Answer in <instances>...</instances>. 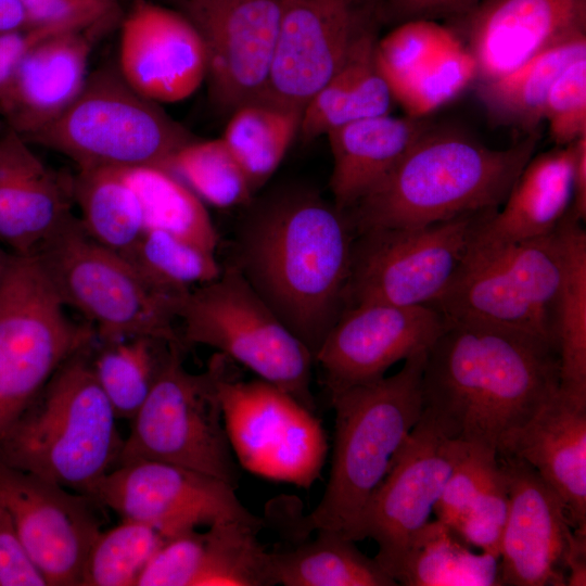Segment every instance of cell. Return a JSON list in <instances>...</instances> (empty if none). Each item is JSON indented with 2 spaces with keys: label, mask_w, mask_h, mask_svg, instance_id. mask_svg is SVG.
Wrapping results in <instances>:
<instances>
[{
  "label": "cell",
  "mask_w": 586,
  "mask_h": 586,
  "mask_svg": "<svg viewBox=\"0 0 586 586\" xmlns=\"http://www.w3.org/2000/svg\"><path fill=\"white\" fill-rule=\"evenodd\" d=\"M117 68L125 81L156 103L191 97L205 81L203 42L174 8L135 0L122 20Z\"/></svg>",
  "instance_id": "22"
},
{
  "label": "cell",
  "mask_w": 586,
  "mask_h": 586,
  "mask_svg": "<svg viewBox=\"0 0 586 586\" xmlns=\"http://www.w3.org/2000/svg\"><path fill=\"white\" fill-rule=\"evenodd\" d=\"M17 255L0 243V289L9 277Z\"/></svg>",
  "instance_id": "51"
},
{
  "label": "cell",
  "mask_w": 586,
  "mask_h": 586,
  "mask_svg": "<svg viewBox=\"0 0 586 586\" xmlns=\"http://www.w3.org/2000/svg\"><path fill=\"white\" fill-rule=\"evenodd\" d=\"M59 33L63 30L48 26H25L0 34V98L31 49Z\"/></svg>",
  "instance_id": "48"
},
{
  "label": "cell",
  "mask_w": 586,
  "mask_h": 586,
  "mask_svg": "<svg viewBox=\"0 0 586 586\" xmlns=\"http://www.w3.org/2000/svg\"><path fill=\"white\" fill-rule=\"evenodd\" d=\"M227 359L221 355L217 392L238 462L260 477L311 487L328 453L320 420L291 394L267 381L232 377Z\"/></svg>",
  "instance_id": "13"
},
{
  "label": "cell",
  "mask_w": 586,
  "mask_h": 586,
  "mask_svg": "<svg viewBox=\"0 0 586 586\" xmlns=\"http://www.w3.org/2000/svg\"><path fill=\"white\" fill-rule=\"evenodd\" d=\"M102 35L68 30L36 44L0 98L5 126L26 140L65 112L86 84L89 58Z\"/></svg>",
  "instance_id": "25"
},
{
  "label": "cell",
  "mask_w": 586,
  "mask_h": 586,
  "mask_svg": "<svg viewBox=\"0 0 586 586\" xmlns=\"http://www.w3.org/2000/svg\"><path fill=\"white\" fill-rule=\"evenodd\" d=\"M497 468L496 454L470 446L455 467L435 505L436 520L453 531Z\"/></svg>",
  "instance_id": "45"
},
{
  "label": "cell",
  "mask_w": 586,
  "mask_h": 586,
  "mask_svg": "<svg viewBox=\"0 0 586 586\" xmlns=\"http://www.w3.org/2000/svg\"><path fill=\"white\" fill-rule=\"evenodd\" d=\"M155 289L175 296L219 277L215 253L156 229H145L120 254Z\"/></svg>",
  "instance_id": "37"
},
{
  "label": "cell",
  "mask_w": 586,
  "mask_h": 586,
  "mask_svg": "<svg viewBox=\"0 0 586 586\" xmlns=\"http://www.w3.org/2000/svg\"><path fill=\"white\" fill-rule=\"evenodd\" d=\"M557 146L586 136V56L571 63L552 84L544 107Z\"/></svg>",
  "instance_id": "42"
},
{
  "label": "cell",
  "mask_w": 586,
  "mask_h": 586,
  "mask_svg": "<svg viewBox=\"0 0 586 586\" xmlns=\"http://www.w3.org/2000/svg\"><path fill=\"white\" fill-rule=\"evenodd\" d=\"M508 488L499 575L506 586H565L566 559L579 536L558 494L524 460L497 455Z\"/></svg>",
  "instance_id": "20"
},
{
  "label": "cell",
  "mask_w": 586,
  "mask_h": 586,
  "mask_svg": "<svg viewBox=\"0 0 586 586\" xmlns=\"http://www.w3.org/2000/svg\"><path fill=\"white\" fill-rule=\"evenodd\" d=\"M187 344L213 347L314 411V357L237 266L183 294L177 307Z\"/></svg>",
  "instance_id": "9"
},
{
  "label": "cell",
  "mask_w": 586,
  "mask_h": 586,
  "mask_svg": "<svg viewBox=\"0 0 586 586\" xmlns=\"http://www.w3.org/2000/svg\"><path fill=\"white\" fill-rule=\"evenodd\" d=\"M394 579L404 586H501L499 556L473 552L446 524L429 521L412 536Z\"/></svg>",
  "instance_id": "31"
},
{
  "label": "cell",
  "mask_w": 586,
  "mask_h": 586,
  "mask_svg": "<svg viewBox=\"0 0 586 586\" xmlns=\"http://www.w3.org/2000/svg\"><path fill=\"white\" fill-rule=\"evenodd\" d=\"M28 26L18 0H0V34Z\"/></svg>",
  "instance_id": "50"
},
{
  "label": "cell",
  "mask_w": 586,
  "mask_h": 586,
  "mask_svg": "<svg viewBox=\"0 0 586 586\" xmlns=\"http://www.w3.org/2000/svg\"><path fill=\"white\" fill-rule=\"evenodd\" d=\"M585 56L586 34L545 50L505 75L479 81V99L495 123L526 133L537 131L552 84L565 67Z\"/></svg>",
  "instance_id": "30"
},
{
  "label": "cell",
  "mask_w": 586,
  "mask_h": 586,
  "mask_svg": "<svg viewBox=\"0 0 586 586\" xmlns=\"http://www.w3.org/2000/svg\"><path fill=\"white\" fill-rule=\"evenodd\" d=\"M65 307L37 258L17 255L0 289V436L59 367L97 336Z\"/></svg>",
  "instance_id": "11"
},
{
  "label": "cell",
  "mask_w": 586,
  "mask_h": 586,
  "mask_svg": "<svg viewBox=\"0 0 586 586\" xmlns=\"http://www.w3.org/2000/svg\"><path fill=\"white\" fill-rule=\"evenodd\" d=\"M573 183V203L570 213L584 224L586 219V136L575 141Z\"/></svg>",
  "instance_id": "49"
},
{
  "label": "cell",
  "mask_w": 586,
  "mask_h": 586,
  "mask_svg": "<svg viewBox=\"0 0 586 586\" xmlns=\"http://www.w3.org/2000/svg\"><path fill=\"white\" fill-rule=\"evenodd\" d=\"M562 277L558 228L524 241L470 244L454 279L431 306L448 320L514 333L558 353Z\"/></svg>",
  "instance_id": "6"
},
{
  "label": "cell",
  "mask_w": 586,
  "mask_h": 586,
  "mask_svg": "<svg viewBox=\"0 0 586 586\" xmlns=\"http://www.w3.org/2000/svg\"><path fill=\"white\" fill-rule=\"evenodd\" d=\"M469 447L448 436L422 411L394 457L360 524V540L371 538L378 544L374 559L391 577L412 536L429 522L447 480Z\"/></svg>",
  "instance_id": "15"
},
{
  "label": "cell",
  "mask_w": 586,
  "mask_h": 586,
  "mask_svg": "<svg viewBox=\"0 0 586 586\" xmlns=\"http://www.w3.org/2000/svg\"><path fill=\"white\" fill-rule=\"evenodd\" d=\"M378 34L362 39L302 111L298 135L305 140L365 118L391 113V89L375 62Z\"/></svg>",
  "instance_id": "29"
},
{
  "label": "cell",
  "mask_w": 586,
  "mask_h": 586,
  "mask_svg": "<svg viewBox=\"0 0 586 586\" xmlns=\"http://www.w3.org/2000/svg\"><path fill=\"white\" fill-rule=\"evenodd\" d=\"M72 190L82 228L101 245L123 254L145 230L140 200L120 168H78Z\"/></svg>",
  "instance_id": "33"
},
{
  "label": "cell",
  "mask_w": 586,
  "mask_h": 586,
  "mask_svg": "<svg viewBox=\"0 0 586 586\" xmlns=\"http://www.w3.org/2000/svg\"><path fill=\"white\" fill-rule=\"evenodd\" d=\"M0 505L49 586H82L103 507L33 473L0 464Z\"/></svg>",
  "instance_id": "18"
},
{
  "label": "cell",
  "mask_w": 586,
  "mask_h": 586,
  "mask_svg": "<svg viewBox=\"0 0 586 586\" xmlns=\"http://www.w3.org/2000/svg\"><path fill=\"white\" fill-rule=\"evenodd\" d=\"M502 454L528 463L558 494L573 530L586 535V398L559 387Z\"/></svg>",
  "instance_id": "26"
},
{
  "label": "cell",
  "mask_w": 586,
  "mask_h": 586,
  "mask_svg": "<svg viewBox=\"0 0 586 586\" xmlns=\"http://www.w3.org/2000/svg\"><path fill=\"white\" fill-rule=\"evenodd\" d=\"M34 256L63 304L105 343L148 336L186 347L176 328L181 296L149 284L119 253L90 238L77 216Z\"/></svg>",
  "instance_id": "7"
},
{
  "label": "cell",
  "mask_w": 586,
  "mask_h": 586,
  "mask_svg": "<svg viewBox=\"0 0 586 586\" xmlns=\"http://www.w3.org/2000/svg\"><path fill=\"white\" fill-rule=\"evenodd\" d=\"M447 324L432 306L364 303L347 307L314 357L330 394L377 381L399 360L428 351Z\"/></svg>",
  "instance_id": "19"
},
{
  "label": "cell",
  "mask_w": 586,
  "mask_h": 586,
  "mask_svg": "<svg viewBox=\"0 0 586 586\" xmlns=\"http://www.w3.org/2000/svg\"><path fill=\"white\" fill-rule=\"evenodd\" d=\"M15 526L0 505V586H46Z\"/></svg>",
  "instance_id": "46"
},
{
  "label": "cell",
  "mask_w": 586,
  "mask_h": 586,
  "mask_svg": "<svg viewBox=\"0 0 586 586\" xmlns=\"http://www.w3.org/2000/svg\"><path fill=\"white\" fill-rule=\"evenodd\" d=\"M508 515V488L499 466L453 530L469 547L500 556V540Z\"/></svg>",
  "instance_id": "43"
},
{
  "label": "cell",
  "mask_w": 586,
  "mask_h": 586,
  "mask_svg": "<svg viewBox=\"0 0 586 586\" xmlns=\"http://www.w3.org/2000/svg\"><path fill=\"white\" fill-rule=\"evenodd\" d=\"M166 540L154 527L130 520L102 531L89 550L82 586H137Z\"/></svg>",
  "instance_id": "41"
},
{
  "label": "cell",
  "mask_w": 586,
  "mask_h": 586,
  "mask_svg": "<svg viewBox=\"0 0 586 586\" xmlns=\"http://www.w3.org/2000/svg\"><path fill=\"white\" fill-rule=\"evenodd\" d=\"M28 26L106 33L120 18L118 0H18Z\"/></svg>",
  "instance_id": "44"
},
{
  "label": "cell",
  "mask_w": 586,
  "mask_h": 586,
  "mask_svg": "<svg viewBox=\"0 0 586 586\" xmlns=\"http://www.w3.org/2000/svg\"><path fill=\"white\" fill-rule=\"evenodd\" d=\"M5 127H7V126H5L3 119H2L1 116H0V136H1L2 132L4 131Z\"/></svg>",
  "instance_id": "52"
},
{
  "label": "cell",
  "mask_w": 586,
  "mask_h": 586,
  "mask_svg": "<svg viewBox=\"0 0 586 586\" xmlns=\"http://www.w3.org/2000/svg\"><path fill=\"white\" fill-rule=\"evenodd\" d=\"M425 353L406 358L391 377L330 394L335 415L330 476L318 505L296 522L298 536L328 531L360 540L364 511L422 415Z\"/></svg>",
  "instance_id": "4"
},
{
  "label": "cell",
  "mask_w": 586,
  "mask_h": 586,
  "mask_svg": "<svg viewBox=\"0 0 586 586\" xmlns=\"http://www.w3.org/2000/svg\"><path fill=\"white\" fill-rule=\"evenodd\" d=\"M183 351L178 344L168 346L148 397L130 420L117 466L133 460L163 461L237 487L240 471L217 392L221 355L213 357L205 372L192 373L183 366Z\"/></svg>",
  "instance_id": "10"
},
{
  "label": "cell",
  "mask_w": 586,
  "mask_h": 586,
  "mask_svg": "<svg viewBox=\"0 0 586 586\" xmlns=\"http://www.w3.org/2000/svg\"><path fill=\"white\" fill-rule=\"evenodd\" d=\"M198 139L106 64L88 75L69 107L26 141L61 153L78 168L167 166Z\"/></svg>",
  "instance_id": "8"
},
{
  "label": "cell",
  "mask_w": 586,
  "mask_h": 586,
  "mask_svg": "<svg viewBox=\"0 0 586 586\" xmlns=\"http://www.w3.org/2000/svg\"><path fill=\"white\" fill-rule=\"evenodd\" d=\"M262 528L240 521L208 526L196 586L275 585L271 552L257 537Z\"/></svg>",
  "instance_id": "39"
},
{
  "label": "cell",
  "mask_w": 586,
  "mask_h": 586,
  "mask_svg": "<svg viewBox=\"0 0 586 586\" xmlns=\"http://www.w3.org/2000/svg\"><path fill=\"white\" fill-rule=\"evenodd\" d=\"M425 117L390 114L332 129L328 137L333 167L330 190L334 205L351 208L372 189L430 127Z\"/></svg>",
  "instance_id": "28"
},
{
  "label": "cell",
  "mask_w": 586,
  "mask_h": 586,
  "mask_svg": "<svg viewBox=\"0 0 586 586\" xmlns=\"http://www.w3.org/2000/svg\"><path fill=\"white\" fill-rule=\"evenodd\" d=\"M382 23L380 0H282L260 101L302 112L354 48L378 34Z\"/></svg>",
  "instance_id": "14"
},
{
  "label": "cell",
  "mask_w": 586,
  "mask_h": 586,
  "mask_svg": "<svg viewBox=\"0 0 586 586\" xmlns=\"http://www.w3.org/2000/svg\"><path fill=\"white\" fill-rule=\"evenodd\" d=\"M72 177L50 169L18 133L0 136V243L29 256L76 216Z\"/></svg>",
  "instance_id": "24"
},
{
  "label": "cell",
  "mask_w": 586,
  "mask_h": 586,
  "mask_svg": "<svg viewBox=\"0 0 586 586\" xmlns=\"http://www.w3.org/2000/svg\"><path fill=\"white\" fill-rule=\"evenodd\" d=\"M559 386L553 347L448 319L425 353L421 374L423 411L448 436L496 455Z\"/></svg>",
  "instance_id": "1"
},
{
  "label": "cell",
  "mask_w": 586,
  "mask_h": 586,
  "mask_svg": "<svg viewBox=\"0 0 586 586\" xmlns=\"http://www.w3.org/2000/svg\"><path fill=\"white\" fill-rule=\"evenodd\" d=\"M271 574L275 585L284 586L398 585L354 540L328 531L293 549L271 552Z\"/></svg>",
  "instance_id": "32"
},
{
  "label": "cell",
  "mask_w": 586,
  "mask_h": 586,
  "mask_svg": "<svg viewBox=\"0 0 586 586\" xmlns=\"http://www.w3.org/2000/svg\"><path fill=\"white\" fill-rule=\"evenodd\" d=\"M136 191L145 229H156L215 253L218 238L203 201L161 166L120 168Z\"/></svg>",
  "instance_id": "35"
},
{
  "label": "cell",
  "mask_w": 586,
  "mask_h": 586,
  "mask_svg": "<svg viewBox=\"0 0 586 586\" xmlns=\"http://www.w3.org/2000/svg\"><path fill=\"white\" fill-rule=\"evenodd\" d=\"M202 201L228 208L246 203L254 192L243 168L221 138L195 139L170 157L167 166Z\"/></svg>",
  "instance_id": "40"
},
{
  "label": "cell",
  "mask_w": 586,
  "mask_h": 586,
  "mask_svg": "<svg viewBox=\"0 0 586 586\" xmlns=\"http://www.w3.org/2000/svg\"><path fill=\"white\" fill-rule=\"evenodd\" d=\"M375 62L394 101L425 117L475 80V63L451 26L417 20L395 25L375 44Z\"/></svg>",
  "instance_id": "23"
},
{
  "label": "cell",
  "mask_w": 586,
  "mask_h": 586,
  "mask_svg": "<svg viewBox=\"0 0 586 586\" xmlns=\"http://www.w3.org/2000/svg\"><path fill=\"white\" fill-rule=\"evenodd\" d=\"M482 0H380L383 22L395 25L417 20L458 18Z\"/></svg>",
  "instance_id": "47"
},
{
  "label": "cell",
  "mask_w": 586,
  "mask_h": 586,
  "mask_svg": "<svg viewBox=\"0 0 586 586\" xmlns=\"http://www.w3.org/2000/svg\"><path fill=\"white\" fill-rule=\"evenodd\" d=\"M354 238L347 214L311 194L271 202L242 230L237 267L313 357L346 308Z\"/></svg>",
  "instance_id": "2"
},
{
  "label": "cell",
  "mask_w": 586,
  "mask_h": 586,
  "mask_svg": "<svg viewBox=\"0 0 586 586\" xmlns=\"http://www.w3.org/2000/svg\"><path fill=\"white\" fill-rule=\"evenodd\" d=\"M93 498L124 520L150 525L167 539L226 521L265 525L242 505L231 484L156 460L118 464L100 482Z\"/></svg>",
  "instance_id": "16"
},
{
  "label": "cell",
  "mask_w": 586,
  "mask_h": 586,
  "mask_svg": "<svg viewBox=\"0 0 586 586\" xmlns=\"http://www.w3.org/2000/svg\"><path fill=\"white\" fill-rule=\"evenodd\" d=\"M89 347L63 362L0 436V464L93 497L117 466L124 440Z\"/></svg>",
  "instance_id": "5"
},
{
  "label": "cell",
  "mask_w": 586,
  "mask_h": 586,
  "mask_svg": "<svg viewBox=\"0 0 586 586\" xmlns=\"http://www.w3.org/2000/svg\"><path fill=\"white\" fill-rule=\"evenodd\" d=\"M199 34L205 81L224 113L260 101L273 58L282 0H169Z\"/></svg>",
  "instance_id": "17"
},
{
  "label": "cell",
  "mask_w": 586,
  "mask_h": 586,
  "mask_svg": "<svg viewBox=\"0 0 586 586\" xmlns=\"http://www.w3.org/2000/svg\"><path fill=\"white\" fill-rule=\"evenodd\" d=\"M571 213L558 226L563 250L559 298L560 388L586 397V232Z\"/></svg>",
  "instance_id": "34"
},
{
  "label": "cell",
  "mask_w": 586,
  "mask_h": 586,
  "mask_svg": "<svg viewBox=\"0 0 586 586\" xmlns=\"http://www.w3.org/2000/svg\"><path fill=\"white\" fill-rule=\"evenodd\" d=\"M302 112L267 102L235 109L221 139L237 158L255 191L277 170L298 135Z\"/></svg>",
  "instance_id": "36"
},
{
  "label": "cell",
  "mask_w": 586,
  "mask_h": 586,
  "mask_svg": "<svg viewBox=\"0 0 586 586\" xmlns=\"http://www.w3.org/2000/svg\"><path fill=\"white\" fill-rule=\"evenodd\" d=\"M495 211L355 233L346 308L364 303L431 306L454 279L476 229Z\"/></svg>",
  "instance_id": "12"
},
{
  "label": "cell",
  "mask_w": 586,
  "mask_h": 586,
  "mask_svg": "<svg viewBox=\"0 0 586 586\" xmlns=\"http://www.w3.org/2000/svg\"><path fill=\"white\" fill-rule=\"evenodd\" d=\"M575 141L533 155L508 195L502 209L476 229L471 244H502L553 232L573 203Z\"/></svg>",
  "instance_id": "27"
},
{
  "label": "cell",
  "mask_w": 586,
  "mask_h": 586,
  "mask_svg": "<svg viewBox=\"0 0 586 586\" xmlns=\"http://www.w3.org/2000/svg\"><path fill=\"white\" fill-rule=\"evenodd\" d=\"M105 344L91 360L94 375L117 419L131 420L148 397L170 344L148 336Z\"/></svg>",
  "instance_id": "38"
},
{
  "label": "cell",
  "mask_w": 586,
  "mask_h": 586,
  "mask_svg": "<svg viewBox=\"0 0 586 586\" xmlns=\"http://www.w3.org/2000/svg\"><path fill=\"white\" fill-rule=\"evenodd\" d=\"M538 140L537 130L508 148L492 149L458 131L430 126L345 213L357 233L415 228L498 209Z\"/></svg>",
  "instance_id": "3"
},
{
  "label": "cell",
  "mask_w": 586,
  "mask_h": 586,
  "mask_svg": "<svg viewBox=\"0 0 586 586\" xmlns=\"http://www.w3.org/2000/svg\"><path fill=\"white\" fill-rule=\"evenodd\" d=\"M451 22L475 63L479 82L586 34V0H482Z\"/></svg>",
  "instance_id": "21"
}]
</instances>
